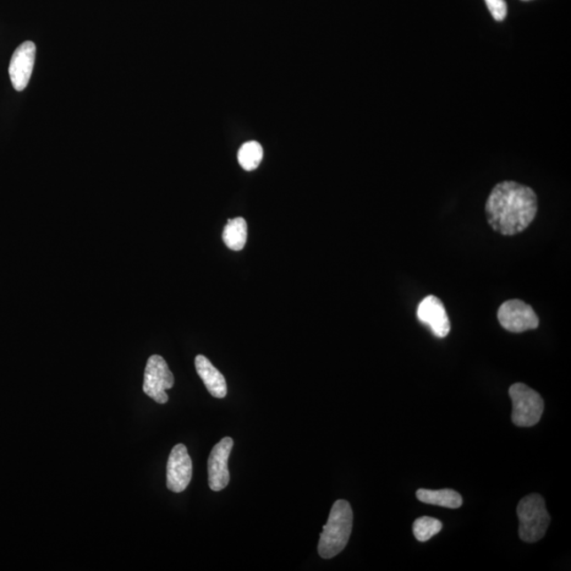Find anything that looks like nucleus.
<instances>
[{
    "instance_id": "nucleus-11",
    "label": "nucleus",
    "mask_w": 571,
    "mask_h": 571,
    "mask_svg": "<svg viewBox=\"0 0 571 571\" xmlns=\"http://www.w3.org/2000/svg\"><path fill=\"white\" fill-rule=\"evenodd\" d=\"M195 367L197 373L207 389V392L213 397L223 399L227 396L228 387L226 379L223 373L219 372L215 366L211 364V361L207 356L199 355L196 356Z\"/></svg>"
},
{
    "instance_id": "nucleus-17",
    "label": "nucleus",
    "mask_w": 571,
    "mask_h": 571,
    "mask_svg": "<svg viewBox=\"0 0 571 571\" xmlns=\"http://www.w3.org/2000/svg\"><path fill=\"white\" fill-rule=\"evenodd\" d=\"M521 2H530V0H521Z\"/></svg>"
},
{
    "instance_id": "nucleus-6",
    "label": "nucleus",
    "mask_w": 571,
    "mask_h": 571,
    "mask_svg": "<svg viewBox=\"0 0 571 571\" xmlns=\"http://www.w3.org/2000/svg\"><path fill=\"white\" fill-rule=\"evenodd\" d=\"M497 318L503 328L514 333L534 331L540 324L534 309L520 300L505 301L499 307Z\"/></svg>"
},
{
    "instance_id": "nucleus-10",
    "label": "nucleus",
    "mask_w": 571,
    "mask_h": 571,
    "mask_svg": "<svg viewBox=\"0 0 571 571\" xmlns=\"http://www.w3.org/2000/svg\"><path fill=\"white\" fill-rule=\"evenodd\" d=\"M417 316L437 338H446L451 332V323L447 310L442 300L435 295H428L421 301Z\"/></svg>"
},
{
    "instance_id": "nucleus-14",
    "label": "nucleus",
    "mask_w": 571,
    "mask_h": 571,
    "mask_svg": "<svg viewBox=\"0 0 571 571\" xmlns=\"http://www.w3.org/2000/svg\"><path fill=\"white\" fill-rule=\"evenodd\" d=\"M262 147L255 141L246 142L239 152V162L245 171H254L262 160Z\"/></svg>"
},
{
    "instance_id": "nucleus-13",
    "label": "nucleus",
    "mask_w": 571,
    "mask_h": 571,
    "mask_svg": "<svg viewBox=\"0 0 571 571\" xmlns=\"http://www.w3.org/2000/svg\"><path fill=\"white\" fill-rule=\"evenodd\" d=\"M248 236V226L243 217L230 219L224 227L223 239L224 245L233 251H240L245 248Z\"/></svg>"
},
{
    "instance_id": "nucleus-1",
    "label": "nucleus",
    "mask_w": 571,
    "mask_h": 571,
    "mask_svg": "<svg viewBox=\"0 0 571 571\" xmlns=\"http://www.w3.org/2000/svg\"><path fill=\"white\" fill-rule=\"evenodd\" d=\"M537 197L529 186L504 181L494 186L486 203L487 221L496 232L512 236L535 221Z\"/></svg>"
},
{
    "instance_id": "nucleus-15",
    "label": "nucleus",
    "mask_w": 571,
    "mask_h": 571,
    "mask_svg": "<svg viewBox=\"0 0 571 571\" xmlns=\"http://www.w3.org/2000/svg\"><path fill=\"white\" fill-rule=\"evenodd\" d=\"M442 529L441 520L430 516H421L417 519L413 524V532L417 540L419 542H427L433 536H435Z\"/></svg>"
},
{
    "instance_id": "nucleus-9",
    "label": "nucleus",
    "mask_w": 571,
    "mask_h": 571,
    "mask_svg": "<svg viewBox=\"0 0 571 571\" xmlns=\"http://www.w3.org/2000/svg\"><path fill=\"white\" fill-rule=\"evenodd\" d=\"M36 47L33 42H25L16 49L11 59L9 74L16 91H23L29 84L35 67Z\"/></svg>"
},
{
    "instance_id": "nucleus-5",
    "label": "nucleus",
    "mask_w": 571,
    "mask_h": 571,
    "mask_svg": "<svg viewBox=\"0 0 571 571\" xmlns=\"http://www.w3.org/2000/svg\"><path fill=\"white\" fill-rule=\"evenodd\" d=\"M175 384V378L167 361L161 356L153 355L147 360L145 372L143 392L159 404H166L168 401V389Z\"/></svg>"
},
{
    "instance_id": "nucleus-2",
    "label": "nucleus",
    "mask_w": 571,
    "mask_h": 571,
    "mask_svg": "<svg viewBox=\"0 0 571 571\" xmlns=\"http://www.w3.org/2000/svg\"><path fill=\"white\" fill-rule=\"evenodd\" d=\"M354 513L348 502L339 499L333 504L331 514L318 542L317 551L323 559H332L348 546L353 530Z\"/></svg>"
},
{
    "instance_id": "nucleus-4",
    "label": "nucleus",
    "mask_w": 571,
    "mask_h": 571,
    "mask_svg": "<svg viewBox=\"0 0 571 571\" xmlns=\"http://www.w3.org/2000/svg\"><path fill=\"white\" fill-rule=\"evenodd\" d=\"M512 397V421L516 426L529 427L539 424L544 411V401L539 393L524 383H515L509 389Z\"/></svg>"
},
{
    "instance_id": "nucleus-16",
    "label": "nucleus",
    "mask_w": 571,
    "mask_h": 571,
    "mask_svg": "<svg viewBox=\"0 0 571 571\" xmlns=\"http://www.w3.org/2000/svg\"><path fill=\"white\" fill-rule=\"evenodd\" d=\"M489 11L497 21H503L508 13L506 0H485Z\"/></svg>"
},
{
    "instance_id": "nucleus-12",
    "label": "nucleus",
    "mask_w": 571,
    "mask_h": 571,
    "mask_svg": "<svg viewBox=\"0 0 571 571\" xmlns=\"http://www.w3.org/2000/svg\"><path fill=\"white\" fill-rule=\"evenodd\" d=\"M417 498L421 503L435 505L450 509H458L463 505V497L452 489H442V490H426L419 489L416 493Z\"/></svg>"
},
{
    "instance_id": "nucleus-7",
    "label": "nucleus",
    "mask_w": 571,
    "mask_h": 571,
    "mask_svg": "<svg viewBox=\"0 0 571 571\" xmlns=\"http://www.w3.org/2000/svg\"><path fill=\"white\" fill-rule=\"evenodd\" d=\"M193 476V464L188 449L183 443L177 444L169 454L167 469V486L168 490L180 493L190 485Z\"/></svg>"
},
{
    "instance_id": "nucleus-3",
    "label": "nucleus",
    "mask_w": 571,
    "mask_h": 571,
    "mask_svg": "<svg viewBox=\"0 0 571 571\" xmlns=\"http://www.w3.org/2000/svg\"><path fill=\"white\" fill-rule=\"evenodd\" d=\"M516 512L520 520L519 534L521 541L536 543L545 536L551 518L547 512L545 499L540 494H530L520 499Z\"/></svg>"
},
{
    "instance_id": "nucleus-8",
    "label": "nucleus",
    "mask_w": 571,
    "mask_h": 571,
    "mask_svg": "<svg viewBox=\"0 0 571 571\" xmlns=\"http://www.w3.org/2000/svg\"><path fill=\"white\" fill-rule=\"evenodd\" d=\"M233 444L232 438L224 437L212 449L207 460L208 487L212 491H222L229 485L228 461Z\"/></svg>"
}]
</instances>
